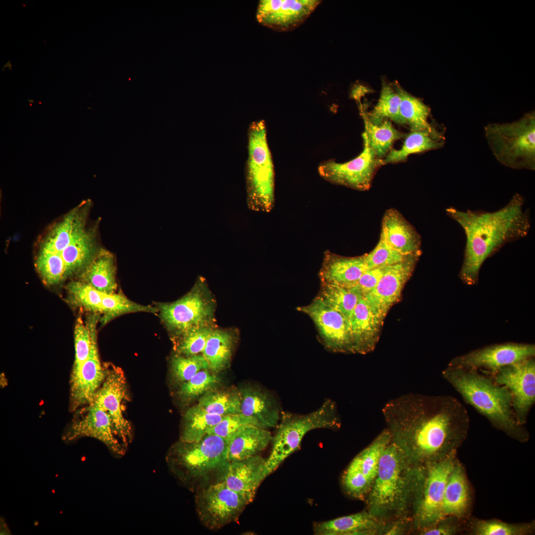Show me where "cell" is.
Wrapping results in <instances>:
<instances>
[{"mask_svg": "<svg viewBox=\"0 0 535 535\" xmlns=\"http://www.w3.org/2000/svg\"><path fill=\"white\" fill-rule=\"evenodd\" d=\"M76 414L65 430L62 439L71 442L89 437L103 443L116 458H121L126 448L115 434L107 412L94 402Z\"/></svg>", "mask_w": 535, "mask_h": 535, "instance_id": "13", "label": "cell"}, {"mask_svg": "<svg viewBox=\"0 0 535 535\" xmlns=\"http://www.w3.org/2000/svg\"><path fill=\"white\" fill-rule=\"evenodd\" d=\"M272 437L268 429L253 426L243 428L228 441L229 462L258 455L268 446Z\"/></svg>", "mask_w": 535, "mask_h": 535, "instance_id": "27", "label": "cell"}, {"mask_svg": "<svg viewBox=\"0 0 535 535\" xmlns=\"http://www.w3.org/2000/svg\"><path fill=\"white\" fill-rule=\"evenodd\" d=\"M200 289L197 284L178 300L159 305L161 320L169 331L180 336L193 328L210 325L214 315L213 302Z\"/></svg>", "mask_w": 535, "mask_h": 535, "instance_id": "9", "label": "cell"}, {"mask_svg": "<svg viewBox=\"0 0 535 535\" xmlns=\"http://www.w3.org/2000/svg\"><path fill=\"white\" fill-rule=\"evenodd\" d=\"M250 426L258 427L257 424L252 418L242 413L231 414L224 416L208 434L218 435L228 442L236 433Z\"/></svg>", "mask_w": 535, "mask_h": 535, "instance_id": "46", "label": "cell"}, {"mask_svg": "<svg viewBox=\"0 0 535 535\" xmlns=\"http://www.w3.org/2000/svg\"><path fill=\"white\" fill-rule=\"evenodd\" d=\"M72 300L89 310L102 313L103 293L83 281H73L68 286Z\"/></svg>", "mask_w": 535, "mask_h": 535, "instance_id": "44", "label": "cell"}, {"mask_svg": "<svg viewBox=\"0 0 535 535\" xmlns=\"http://www.w3.org/2000/svg\"><path fill=\"white\" fill-rule=\"evenodd\" d=\"M321 2L319 0H262L257 18L263 25L281 31L301 25Z\"/></svg>", "mask_w": 535, "mask_h": 535, "instance_id": "18", "label": "cell"}, {"mask_svg": "<svg viewBox=\"0 0 535 535\" xmlns=\"http://www.w3.org/2000/svg\"><path fill=\"white\" fill-rule=\"evenodd\" d=\"M442 375L466 403L486 417L493 426L521 441L527 438L522 426L516 419L512 395L506 387L495 383L477 370L448 366Z\"/></svg>", "mask_w": 535, "mask_h": 535, "instance_id": "3", "label": "cell"}, {"mask_svg": "<svg viewBox=\"0 0 535 535\" xmlns=\"http://www.w3.org/2000/svg\"><path fill=\"white\" fill-rule=\"evenodd\" d=\"M214 328L211 325L193 328L180 336L176 346L179 354L192 356L202 352Z\"/></svg>", "mask_w": 535, "mask_h": 535, "instance_id": "42", "label": "cell"}, {"mask_svg": "<svg viewBox=\"0 0 535 535\" xmlns=\"http://www.w3.org/2000/svg\"><path fill=\"white\" fill-rule=\"evenodd\" d=\"M469 500V490L466 475L462 466L455 465L449 476L444 492L442 514L457 517L466 511Z\"/></svg>", "mask_w": 535, "mask_h": 535, "instance_id": "29", "label": "cell"}, {"mask_svg": "<svg viewBox=\"0 0 535 535\" xmlns=\"http://www.w3.org/2000/svg\"><path fill=\"white\" fill-rule=\"evenodd\" d=\"M421 254L391 265L376 286L364 296L372 311L383 323L388 312L400 298L406 283L411 276Z\"/></svg>", "mask_w": 535, "mask_h": 535, "instance_id": "16", "label": "cell"}, {"mask_svg": "<svg viewBox=\"0 0 535 535\" xmlns=\"http://www.w3.org/2000/svg\"><path fill=\"white\" fill-rule=\"evenodd\" d=\"M35 267L42 280L47 285L58 284L67 277L63 261L55 255L38 253Z\"/></svg>", "mask_w": 535, "mask_h": 535, "instance_id": "41", "label": "cell"}, {"mask_svg": "<svg viewBox=\"0 0 535 535\" xmlns=\"http://www.w3.org/2000/svg\"><path fill=\"white\" fill-rule=\"evenodd\" d=\"M209 369L203 355L182 356L177 354L171 360V371L174 377L182 382L190 379L199 371Z\"/></svg>", "mask_w": 535, "mask_h": 535, "instance_id": "43", "label": "cell"}, {"mask_svg": "<svg viewBox=\"0 0 535 535\" xmlns=\"http://www.w3.org/2000/svg\"><path fill=\"white\" fill-rule=\"evenodd\" d=\"M93 335L90 323L87 326L79 318L74 329L75 360L72 369L80 367L88 358L92 344Z\"/></svg>", "mask_w": 535, "mask_h": 535, "instance_id": "47", "label": "cell"}, {"mask_svg": "<svg viewBox=\"0 0 535 535\" xmlns=\"http://www.w3.org/2000/svg\"><path fill=\"white\" fill-rule=\"evenodd\" d=\"M382 412L393 442L425 457L455 453L470 424L466 408L450 395L408 393L389 401Z\"/></svg>", "mask_w": 535, "mask_h": 535, "instance_id": "1", "label": "cell"}, {"mask_svg": "<svg viewBox=\"0 0 535 535\" xmlns=\"http://www.w3.org/2000/svg\"><path fill=\"white\" fill-rule=\"evenodd\" d=\"M367 269L365 254L346 257L327 251L324 253L319 275L321 281L352 288L356 285Z\"/></svg>", "mask_w": 535, "mask_h": 535, "instance_id": "25", "label": "cell"}, {"mask_svg": "<svg viewBox=\"0 0 535 535\" xmlns=\"http://www.w3.org/2000/svg\"><path fill=\"white\" fill-rule=\"evenodd\" d=\"M444 142V133L434 125L429 129L412 131L399 150L393 149L387 154L384 164L402 161L412 154L440 148Z\"/></svg>", "mask_w": 535, "mask_h": 535, "instance_id": "28", "label": "cell"}, {"mask_svg": "<svg viewBox=\"0 0 535 535\" xmlns=\"http://www.w3.org/2000/svg\"><path fill=\"white\" fill-rule=\"evenodd\" d=\"M529 525H514L498 521H482L476 525L475 533L478 535H520L528 533Z\"/></svg>", "mask_w": 535, "mask_h": 535, "instance_id": "48", "label": "cell"}, {"mask_svg": "<svg viewBox=\"0 0 535 535\" xmlns=\"http://www.w3.org/2000/svg\"><path fill=\"white\" fill-rule=\"evenodd\" d=\"M93 335L90 354L79 367L72 369L70 380V410L75 411L92 403L105 377L97 343L96 323H90Z\"/></svg>", "mask_w": 535, "mask_h": 535, "instance_id": "17", "label": "cell"}, {"mask_svg": "<svg viewBox=\"0 0 535 535\" xmlns=\"http://www.w3.org/2000/svg\"><path fill=\"white\" fill-rule=\"evenodd\" d=\"M248 504L244 497L222 482L210 484L196 491L199 518L211 530L220 529L237 521Z\"/></svg>", "mask_w": 535, "mask_h": 535, "instance_id": "8", "label": "cell"}, {"mask_svg": "<svg viewBox=\"0 0 535 535\" xmlns=\"http://www.w3.org/2000/svg\"><path fill=\"white\" fill-rule=\"evenodd\" d=\"M401 97L399 88L394 89L390 85L382 84L377 103L367 117L373 123L379 124L389 119L397 123L403 124L400 113Z\"/></svg>", "mask_w": 535, "mask_h": 535, "instance_id": "36", "label": "cell"}, {"mask_svg": "<svg viewBox=\"0 0 535 535\" xmlns=\"http://www.w3.org/2000/svg\"><path fill=\"white\" fill-rule=\"evenodd\" d=\"M399 91L401 97L400 113L403 124H408L413 131L431 128L433 125L428 121L429 107L401 88Z\"/></svg>", "mask_w": 535, "mask_h": 535, "instance_id": "38", "label": "cell"}, {"mask_svg": "<svg viewBox=\"0 0 535 535\" xmlns=\"http://www.w3.org/2000/svg\"><path fill=\"white\" fill-rule=\"evenodd\" d=\"M297 310L308 315L316 325L321 341L334 352L352 353L349 319L318 296Z\"/></svg>", "mask_w": 535, "mask_h": 535, "instance_id": "14", "label": "cell"}, {"mask_svg": "<svg viewBox=\"0 0 535 535\" xmlns=\"http://www.w3.org/2000/svg\"><path fill=\"white\" fill-rule=\"evenodd\" d=\"M227 447L224 438L207 434L198 441L179 440L167 453L165 462L178 481L196 492L222 481L229 464Z\"/></svg>", "mask_w": 535, "mask_h": 535, "instance_id": "4", "label": "cell"}, {"mask_svg": "<svg viewBox=\"0 0 535 535\" xmlns=\"http://www.w3.org/2000/svg\"><path fill=\"white\" fill-rule=\"evenodd\" d=\"M247 204L250 210L262 212H270L274 205L273 165L262 121L254 122L250 130Z\"/></svg>", "mask_w": 535, "mask_h": 535, "instance_id": "7", "label": "cell"}, {"mask_svg": "<svg viewBox=\"0 0 535 535\" xmlns=\"http://www.w3.org/2000/svg\"><path fill=\"white\" fill-rule=\"evenodd\" d=\"M365 130L363 134L368 144L376 157L381 159L389 151L393 142L402 137L390 121L385 120L379 124L373 123L362 110Z\"/></svg>", "mask_w": 535, "mask_h": 535, "instance_id": "34", "label": "cell"}, {"mask_svg": "<svg viewBox=\"0 0 535 535\" xmlns=\"http://www.w3.org/2000/svg\"><path fill=\"white\" fill-rule=\"evenodd\" d=\"M452 454L429 469L419 516L425 524L434 523L443 517L442 504L449 476L455 465Z\"/></svg>", "mask_w": 535, "mask_h": 535, "instance_id": "19", "label": "cell"}, {"mask_svg": "<svg viewBox=\"0 0 535 535\" xmlns=\"http://www.w3.org/2000/svg\"><path fill=\"white\" fill-rule=\"evenodd\" d=\"M340 425L337 405L330 399H326L317 410L306 414L281 412L275 433L272 437L271 451L266 459L267 477L299 448L304 437L310 431L318 428L335 430Z\"/></svg>", "mask_w": 535, "mask_h": 535, "instance_id": "5", "label": "cell"}, {"mask_svg": "<svg viewBox=\"0 0 535 535\" xmlns=\"http://www.w3.org/2000/svg\"><path fill=\"white\" fill-rule=\"evenodd\" d=\"M411 256L404 255L395 250L380 236L375 248L369 253L365 254V262L367 268H372L393 265L404 261Z\"/></svg>", "mask_w": 535, "mask_h": 535, "instance_id": "45", "label": "cell"}, {"mask_svg": "<svg viewBox=\"0 0 535 535\" xmlns=\"http://www.w3.org/2000/svg\"><path fill=\"white\" fill-rule=\"evenodd\" d=\"M266 459L259 455L229 462L222 482L229 488L252 502L256 491L267 478Z\"/></svg>", "mask_w": 535, "mask_h": 535, "instance_id": "21", "label": "cell"}, {"mask_svg": "<svg viewBox=\"0 0 535 535\" xmlns=\"http://www.w3.org/2000/svg\"><path fill=\"white\" fill-rule=\"evenodd\" d=\"M352 353L365 354L375 348L379 337L381 322L361 296L349 319Z\"/></svg>", "mask_w": 535, "mask_h": 535, "instance_id": "22", "label": "cell"}, {"mask_svg": "<svg viewBox=\"0 0 535 535\" xmlns=\"http://www.w3.org/2000/svg\"><path fill=\"white\" fill-rule=\"evenodd\" d=\"M219 382L215 373L209 369L203 370L190 379L182 382L178 395L182 400L189 402L215 388Z\"/></svg>", "mask_w": 535, "mask_h": 535, "instance_id": "40", "label": "cell"}, {"mask_svg": "<svg viewBox=\"0 0 535 535\" xmlns=\"http://www.w3.org/2000/svg\"><path fill=\"white\" fill-rule=\"evenodd\" d=\"M240 392L241 413L252 418L260 428L268 429L276 427L281 411L271 393L258 386H247Z\"/></svg>", "mask_w": 535, "mask_h": 535, "instance_id": "23", "label": "cell"}, {"mask_svg": "<svg viewBox=\"0 0 535 535\" xmlns=\"http://www.w3.org/2000/svg\"><path fill=\"white\" fill-rule=\"evenodd\" d=\"M374 522L366 513L337 518L334 519L315 522L313 532L316 535H355L365 533L373 528Z\"/></svg>", "mask_w": 535, "mask_h": 535, "instance_id": "31", "label": "cell"}, {"mask_svg": "<svg viewBox=\"0 0 535 535\" xmlns=\"http://www.w3.org/2000/svg\"><path fill=\"white\" fill-rule=\"evenodd\" d=\"M524 197L513 195L502 208L493 211L446 209L448 216L462 227L466 237L463 263L459 272L461 280L469 285L478 281L484 262L506 244L526 237L531 228L529 211Z\"/></svg>", "mask_w": 535, "mask_h": 535, "instance_id": "2", "label": "cell"}, {"mask_svg": "<svg viewBox=\"0 0 535 535\" xmlns=\"http://www.w3.org/2000/svg\"><path fill=\"white\" fill-rule=\"evenodd\" d=\"M241 396L236 389H215L207 391L197 404L208 413L225 416L241 413Z\"/></svg>", "mask_w": 535, "mask_h": 535, "instance_id": "33", "label": "cell"}, {"mask_svg": "<svg viewBox=\"0 0 535 535\" xmlns=\"http://www.w3.org/2000/svg\"><path fill=\"white\" fill-rule=\"evenodd\" d=\"M488 146L502 164L515 169H535V113L525 114L510 123L484 127Z\"/></svg>", "mask_w": 535, "mask_h": 535, "instance_id": "6", "label": "cell"}, {"mask_svg": "<svg viewBox=\"0 0 535 535\" xmlns=\"http://www.w3.org/2000/svg\"><path fill=\"white\" fill-rule=\"evenodd\" d=\"M391 441L390 431L388 430L383 431L351 462L371 482L376 476L379 461L383 452Z\"/></svg>", "mask_w": 535, "mask_h": 535, "instance_id": "37", "label": "cell"}, {"mask_svg": "<svg viewBox=\"0 0 535 535\" xmlns=\"http://www.w3.org/2000/svg\"><path fill=\"white\" fill-rule=\"evenodd\" d=\"M364 149L355 159L344 162H323L319 167L321 177L332 183L360 191L368 190L377 169L384 164L383 160L376 157L363 135Z\"/></svg>", "mask_w": 535, "mask_h": 535, "instance_id": "11", "label": "cell"}, {"mask_svg": "<svg viewBox=\"0 0 535 535\" xmlns=\"http://www.w3.org/2000/svg\"><path fill=\"white\" fill-rule=\"evenodd\" d=\"M455 528L448 526H442L437 528H433L428 530L424 533V535H447L453 534L455 532Z\"/></svg>", "mask_w": 535, "mask_h": 535, "instance_id": "50", "label": "cell"}, {"mask_svg": "<svg viewBox=\"0 0 535 535\" xmlns=\"http://www.w3.org/2000/svg\"><path fill=\"white\" fill-rule=\"evenodd\" d=\"M535 354L533 344L506 343L479 349L453 359L448 366L464 369H485L483 372L493 373L500 368L523 360Z\"/></svg>", "mask_w": 535, "mask_h": 535, "instance_id": "15", "label": "cell"}, {"mask_svg": "<svg viewBox=\"0 0 535 535\" xmlns=\"http://www.w3.org/2000/svg\"><path fill=\"white\" fill-rule=\"evenodd\" d=\"M102 313L106 319L109 320L125 314L136 312H159L158 308L144 306L134 302L120 294L103 293L102 298Z\"/></svg>", "mask_w": 535, "mask_h": 535, "instance_id": "39", "label": "cell"}, {"mask_svg": "<svg viewBox=\"0 0 535 535\" xmlns=\"http://www.w3.org/2000/svg\"><path fill=\"white\" fill-rule=\"evenodd\" d=\"M390 266L367 268L354 287L364 297L377 285Z\"/></svg>", "mask_w": 535, "mask_h": 535, "instance_id": "49", "label": "cell"}, {"mask_svg": "<svg viewBox=\"0 0 535 535\" xmlns=\"http://www.w3.org/2000/svg\"><path fill=\"white\" fill-rule=\"evenodd\" d=\"M381 236L392 248L405 255L421 254V238L415 228L395 209L383 217Z\"/></svg>", "mask_w": 535, "mask_h": 535, "instance_id": "24", "label": "cell"}, {"mask_svg": "<svg viewBox=\"0 0 535 535\" xmlns=\"http://www.w3.org/2000/svg\"><path fill=\"white\" fill-rule=\"evenodd\" d=\"M495 383L511 392L512 406L518 423L523 426L535 401V362L533 357L487 373Z\"/></svg>", "mask_w": 535, "mask_h": 535, "instance_id": "10", "label": "cell"}, {"mask_svg": "<svg viewBox=\"0 0 535 535\" xmlns=\"http://www.w3.org/2000/svg\"><path fill=\"white\" fill-rule=\"evenodd\" d=\"M105 370V379L93 402L109 415L115 434L127 448L132 441L133 430L123 415V403L128 397L125 377L118 367L108 366Z\"/></svg>", "mask_w": 535, "mask_h": 535, "instance_id": "12", "label": "cell"}, {"mask_svg": "<svg viewBox=\"0 0 535 535\" xmlns=\"http://www.w3.org/2000/svg\"><path fill=\"white\" fill-rule=\"evenodd\" d=\"M115 261L112 253L102 248L82 271V281L103 293H114L117 287Z\"/></svg>", "mask_w": 535, "mask_h": 535, "instance_id": "26", "label": "cell"}, {"mask_svg": "<svg viewBox=\"0 0 535 535\" xmlns=\"http://www.w3.org/2000/svg\"><path fill=\"white\" fill-rule=\"evenodd\" d=\"M234 341L233 335L229 331L213 330L202 352L210 371L217 373L229 366Z\"/></svg>", "mask_w": 535, "mask_h": 535, "instance_id": "30", "label": "cell"}, {"mask_svg": "<svg viewBox=\"0 0 535 535\" xmlns=\"http://www.w3.org/2000/svg\"><path fill=\"white\" fill-rule=\"evenodd\" d=\"M392 442V441H391ZM390 442L380 458L374 487L371 495L372 503L382 508L393 504L400 490L399 450L394 443Z\"/></svg>", "mask_w": 535, "mask_h": 535, "instance_id": "20", "label": "cell"}, {"mask_svg": "<svg viewBox=\"0 0 535 535\" xmlns=\"http://www.w3.org/2000/svg\"><path fill=\"white\" fill-rule=\"evenodd\" d=\"M321 284L319 296L324 303L349 319L362 295L354 287L348 288L325 281H321Z\"/></svg>", "mask_w": 535, "mask_h": 535, "instance_id": "35", "label": "cell"}, {"mask_svg": "<svg viewBox=\"0 0 535 535\" xmlns=\"http://www.w3.org/2000/svg\"><path fill=\"white\" fill-rule=\"evenodd\" d=\"M223 417L208 413L197 405L189 408L184 416L180 441L192 442L200 440Z\"/></svg>", "mask_w": 535, "mask_h": 535, "instance_id": "32", "label": "cell"}]
</instances>
